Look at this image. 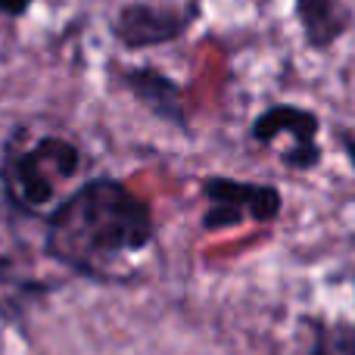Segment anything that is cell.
<instances>
[{
    "label": "cell",
    "instance_id": "1",
    "mask_svg": "<svg viewBox=\"0 0 355 355\" xmlns=\"http://www.w3.org/2000/svg\"><path fill=\"white\" fill-rule=\"evenodd\" d=\"M153 243V206L116 175L85 178L44 215L47 259L91 281H116L110 265L141 256Z\"/></svg>",
    "mask_w": 355,
    "mask_h": 355
},
{
    "label": "cell",
    "instance_id": "3",
    "mask_svg": "<svg viewBox=\"0 0 355 355\" xmlns=\"http://www.w3.org/2000/svg\"><path fill=\"white\" fill-rule=\"evenodd\" d=\"M200 193L206 200V212L200 227L206 234H221L240 227L243 221L271 225L284 212V193L277 184L243 181L231 175H206L200 181Z\"/></svg>",
    "mask_w": 355,
    "mask_h": 355
},
{
    "label": "cell",
    "instance_id": "10",
    "mask_svg": "<svg viewBox=\"0 0 355 355\" xmlns=\"http://www.w3.org/2000/svg\"><path fill=\"white\" fill-rule=\"evenodd\" d=\"M337 141H340V147H343V153L349 156V162L355 168V135L349 128H337Z\"/></svg>",
    "mask_w": 355,
    "mask_h": 355
},
{
    "label": "cell",
    "instance_id": "11",
    "mask_svg": "<svg viewBox=\"0 0 355 355\" xmlns=\"http://www.w3.org/2000/svg\"><path fill=\"white\" fill-rule=\"evenodd\" d=\"M343 355H355V324H352L349 337H346V343H343Z\"/></svg>",
    "mask_w": 355,
    "mask_h": 355
},
{
    "label": "cell",
    "instance_id": "5",
    "mask_svg": "<svg viewBox=\"0 0 355 355\" xmlns=\"http://www.w3.org/2000/svg\"><path fill=\"white\" fill-rule=\"evenodd\" d=\"M250 141L271 147L281 137H290V147L281 150V162L290 172H315L324 159L321 147V116L300 103H271L250 122Z\"/></svg>",
    "mask_w": 355,
    "mask_h": 355
},
{
    "label": "cell",
    "instance_id": "2",
    "mask_svg": "<svg viewBox=\"0 0 355 355\" xmlns=\"http://www.w3.org/2000/svg\"><path fill=\"white\" fill-rule=\"evenodd\" d=\"M85 153L66 135L28 137L25 125H12L0 144V193L19 215H47L62 200L60 187L81 175Z\"/></svg>",
    "mask_w": 355,
    "mask_h": 355
},
{
    "label": "cell",
    "instance_id": "8",
    "mask_svg": "<svg viewBox=\"0 0 355 355\" xmlns=\"http://www.w3.org/2000/svg\"><path fill=\"white\" fill-rule=\"evenodd\" d=\"M47 281L22 277L10 256H0V315L10 318V312H19V306H28L31 300L47 293Z\"/></svg>",
    "mask_w": 355,
    "mask_h": 355
},
{
    "label": "cell",
    "instance_id": "9",
    "mask_svg": "<svg viewBox=\"0 0 355 355\" xmlns=\"http://www.w3.org/2000/svg\"><path fill=\"white\" fill-rule=\"evenodd\" d=\"M35 3H37V0H0V16H3V19H12V22H19V19L28 16Z\"/></svg>",
    "mask_w": 355,
    "mask_h": 355
},
{
    "label": "cell",
    "instance_id": "6",
    "mask_svg": "<svg viewBox=\"0 0 355 355\" xmlns=\"http://www.w3.org/2000/svg\"><path fill=\"white\" fill-rule=\"evenodd\" d=\"M106 75L110 81L125 91L135 100L141 110H147L156 122L168 125V128L190 135V103H187V91L184 85L168 75L166 69L153 66V62H106Z\"/></svg>",
    "mask_w": 355,
    "mask_h": 355
},
{
    "label": "cell",
    "instance_id": "4",
    "mask_svg": "<svg viewBox=\"0 0 355 355\" xmlns=\"http://www.w3.org/2000/svg\"><path fill=\"white\" fill-rule=\"evenodd\" d=\"M202 3L187 0L178 3H153V0H125L106 19V31L122 47L125 53H141V50H156L178 44L193 22L200 19Z\"/></svg>",
    "mask_w": 355,
    "mask_h": 355
},
{
    "label": "cell",
    "instance_id": "7",
    "mask_svg": "<svg viewBox=\"0 0 355 355\" xmlns=\"http://www.w3.org/2000/svg\"><path fill=\"white\" fill-rule=\"evenodd\" d=\"M293 16L306 47L315 53L331 50L355 28V12L346 0H293Z\"/></svg>",
    "mask_w": 355,
    "mask_h": 355
}]
</instances>
